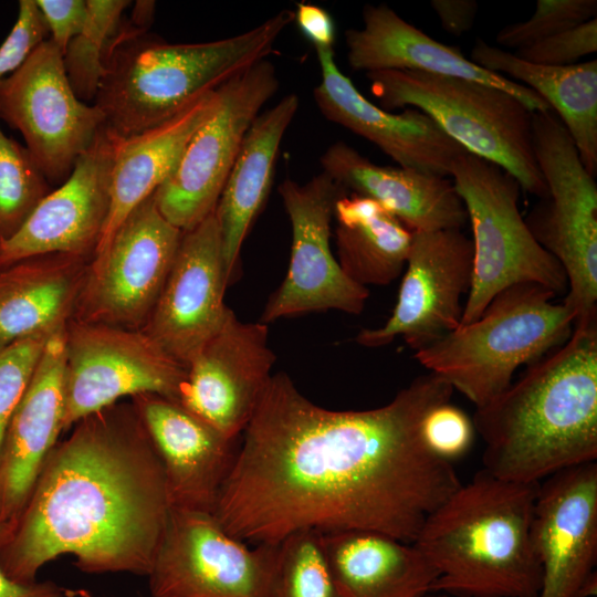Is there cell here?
Returning <instances> with one entry per match:
<instances>
[{"label":"cell","instance_id":"6da1fadb","mask_svg":"<svg viewBox=\"0 0 597 597\" xmlns=\"http://www.w3.org/2000/svg\"><path fill=\"white\" fill-rule=\"evenodd\" d=\"M453 388L433 373L388 404L337 411L271 376L242 432L214 516L250 544H280L304 531H371L415 543L428 516L460 485L452 465L421 438Z\"/></svg>","mask_w":597,"mask_h":597},{"label":"cell","instance_id":"7a4b0ae2","mask_svg":"<svg viewBox=\"0 0 597 597\" xmlns=\"http://www.w3.org/2000/svg\"><path fill=\"white\" fill-rule=\"evenodd\" d=\"M71 429L0 541V567L30 583L45 564L71 555L86 574L148 576L170 505L160 458L133 402L118 401Z\"/></svg>","mask_w":597,"mask_h":597},{"label":"cell","instance_id":"3957f363","mask_svg":"<svg viewBox=\"0 0 597 597\" xmlns=\"http://www.w3.org/2000/svg\"><path fill=\"white\" fill-rule=\"evenodd\" d=\"M483 469L502 480L540 483L597 460V316L530 365L488 405L475 408Z\"/></svg>","mask_w":597,"mask_h":597},{"label":"cell","instance_id":"277c9868","mask_svg":"<svg viewBox=\"0 0 597 597\" xmlns=\"http://www.w3.org/2000/svg\"><path fill=\"white\" fill-rule=\"evenodd\" d=\"M538 484L482 469L428 516L413 544L439 573L431 593L538 596L542 567L531 535Z\"/></svg>","mask_w":597,"mask_h":597},{"label":"cell","instance_id":"5b68a950","mask_svg":"<svg viewBox=\"0 0 597 597\" xmlns=\"http://www.w3.org/2000/svg\"><path fill=\"white\" fill-rule=\"evenodd\" d=\"M294 12L282 10L238 35L171 44L129 23L111 41L94 104L105 126L126 137L174 117L206 92L268 59Z\"/></svg>","mask_w":597,"mask_h":597},{"label":"cell","instance_id":"8992f818","mask_svg":"<svg viewBox=\"0 0 597 597\" xmlns=\"http://www.w3.org/2000/svg\"><path fill=\"white\" fill-rule=\"evenodd\" d=\"M556 294L535 283H519L498 293L479 318L416 352L430 373L460 391L475 408L504 392L514 371L562 346L575 317Z\"/></svg>","mask_w":597,"mask_h":597},{"label":"cell","instance_id":"52a82bcc","mask_svg":"<svg viewBox=\"0 0 597 597\" xmlns=\"http://www.w3.org/2000/svg\"><path fill=\"white\" fill-rule=\"evenodd\" d=\"M366 76L381 108L423 112L468 153L512 175L522 190L546 197L534 155L533 113L515 96L483 83L413 71Z\"/></svg>","mask_w":597,"mask_h":597},{"label":"cell","instance_id":"ba28073f","mask_svg":"<svg viewBox=\"0 0 597 597\" xmlns=\"http://www.w3.org/2000/svg\"><path fill=\"white\" fill-rule=\"evenodd\" d=\"M450 176L473 235L472 282L459 326L479 318L498 293L514 284H540L556 295L567 292L563 268L520 212L521 186L512 175L465 153L454 160Z\"/></svg>","mask_w":597,"mask_h":597},{"label":"cell","instance_id":"9c48e42d","mask_svg":"<svg viewBox=\"0 0 597 597\" xmlns=\"http://www.w3.org/2000/svg\"><path fill=\"white\" fill-rule=\"evenodd\" d=\"M532 128L547 195L524 220L565 272L575 323L586 321L597 316V185L553 111L533 113Z\"/></svg>","mask_w":597,"mask_h":597},{"label":"cell","instance_id":"30bf717a","mask_svg":"<svg viewBox=\"0 0 597 597\" xmlns=\"http://www.w3.org/2000/svg\"><path fill=\"white\" fill-rule=\"evenodd\" d=\"M280 544L230 535L213 513L170 509L148 574L151 597H276Z\"/></svg>","mask_w":597,"mask_h":597},{"label":"cell","instance_id":"8fae6325","mask_svg":"<svg viewBox=\"0 0 597 597\" xmlns=\"http://www.w3.org/2000/svg\"><path fill=\"white\" fill-rule=\"evenodd\" d=\"M279 85L274 64L265 59L218 87L214 112L153 193L159 212L174 227L188 231L214 211L245 134Z\"/></svg>","mask_w":597,"mask_h":597},{"label":"cell","instance_id":"7c38bea8","mask_svg":"<svg viewBox=\"0 0 597 597\" xmlns=\"http://www.w3.org/2000/svg\"><path fill=\"white\" fill-rule=\"evenodd\" d=\"M63 432L124 397L179 402L187 369L143 329L71 320L65 329Z\"/></svg>","mask_w":597,"mask_h":597},{"label":"cell","instance_id":"4fadbf2b","mask_svg":"<svg viewBox=\"0 0 597 597\" xmlns=\"http://www.w3.org/2000/svg\"><path fill=\"white\" fill-rule=\"evenodd\" d=\"M182 231L159 212L151 195L91 259L74 321L142 329L164 287Z\"/></svg>","mask_w":597,"mask_h":597},{"label":"cell","instance_id":"5bb4252c","mask_svg":"<svg viewBox=\"0 0 597 597\" xmlns=\"http://www.w3.org/2000/svg\"><path fill=\"white\" fill-rule=\"evenodd\" d=\"M0 119L19 132L50 185H61L105 124L102 111L74 93L63 53L42 42L0 82Z\"/></svg>","mask_w":597,"mask_h":597},{"label":"cell","instance_id":"9a60e30c","mask_svg":"<svg viewBox=\"0 0 597 597\" xmlns=\"http://www.w3.org/2000/svg\"><path fill=\"white\" fill-rule=\"evenodd\" d=\"M279 193L292 228L291 259L259 322L326 310L360 314L369 291L343 272L329 244L335 205L346 191L322 171L304 184L285 179Z\"/></svg>","mask_w":597,"mask_h":597},{"label":"cell","instance_id":"2e32d148","mask_svg":"<svg viewBox=\"0 0 597 597\" xmlns=\"http://www.w3.org/2000/svg\"><path fill=\"white\" fill-rule=\"evenodd\" d=\"M395 308L377 328L355 341L381 347L400 336L418 352L455 329L472 282L473 245L461 230L413 232Z\"/></svg>","mask_w":597,"mask_h":597},{"label":"cell","instance_id":"e0dca14e","mask_svg":"<svg viewBox=\"0 0 597 597\" xmlns=\"http://www.w3.org/2000/svg\"><path fill=\"white\" fill-rule=\"evenodd\" d=\"M532 543L542 567L537 597L597 593V462L558 471L538 484Z\"/></svg>","mask_w":597,"mask_h":597},{"label":"cell","instance_id":"ac0fdd59","mask_svg":"<svg viewBox=\"0 0 597 597\" xmlns=\"http://www.w3.org/2000/svg\"><path fill=\"white\" fill-rule=\"evenodd\" d=\"M268 325L240 321L228 308L218 332L187 366L179 404L237 440L248 426L271 378L275 355Z\"/></svg>","mask_w":597,"mask_h":597},{"label":"cell","instance_id":"d6986e66","mask_svg":"<svg viewBox=\"0 0 597 597\" xmlns=\"http://www.w3.org/2000/svg\"><path fill=\"white\" fill-rule=\"evenodd\" d=\"M228 284L221 233L213 211L182 232L164 287L142 329L187 369L224 321L229 307L223 295Z\"/></svg>","mask_w":597,"mask_h":597},{"label":"cell","instance_id":"ffe728a7","mask_svg":"<svg viewBox=\"0 0 597 597\" xmlns=\"http://www.w3.org/2000/svg\"><path fill=\"white\" fill-rule=\"evenodd\" d=\"M114 134L103 125L71 175L0 241V266L46 253L93 258L111 206Z\"/></svg>","mask_w":597,"mask_h":597},{"label":"cell","instance_id":"44dd1931","mask_svg":"<svg viewBox=\"0 0 597 597\" xmlns=\"http://www.w3.org/2000/svg\"><path fill=\"white\" fill-rule=\"evenodd\" d=\"M321 82L313 95L329 122L367 139L398 166L441 177L468 153L423 112L407 107L386 111L368 101L338 69L334 49H317Z\"/></svg>","mask_w":597,"mask_h":597},{"label":"cell","instance_id":"7402d4cb","mask_svg":"<svg viewBox=\"0 0 597 597\" xmlns=\"http://www.w3.org/2000/svg\"><path fill=\"white\" fill-rule=\"evenodd\" d=\"M130 401L160 458L170 509L213 513L237 440L163 396L143 394Z\"/></svg>","mask_w":597,"mask_h":597},{"label":"cell","instance_id":"603a6c76","mask_svg":"<svg viewBox=\"0 0 597 597\" xmlns=\"http://www.w3.org/2000/svg\"><path fill=\"white\" fill-rule=\"evenodd\" d=\"M64 338L65 331L46 341L6 430L0 452V524L3 536L17 521L45 458L63 432Z\"/></svg>","mask_w":597,"mask_h":597},{"label":"cell","instance_id":"cb8c5ba5","mask_svg":"<svg viewBox=\"0 0 597 597\" xmlns=\"http://www.w3.org/2000/svg\"><path fill=\"white\" fill-rule=\"evenodd\" d=\"M363 27L345 32L347 61L355 71H413L458 77L501 88L532 113L552 111L531 88L472 62L404 20L386 4H366Z\"/></svg>","mask_w":597,"mask_h":597},{"label":"cell","instance_id":"d4e9b609","mask_svg":"<svg viewBox=\"0 0 597 597\" xmlns=\"http://www.w3.org/2000/svg\"><path fill=\"white\" fill-rule=\"evenodd\" d=\"M321 166L345 191L376 201L412 232L461 230L468 222L464 205L447 177L378 166L344 142L325 150Z\"/></svg>","mask_w":597,"mask_h":597},{"label":"cell","instance_id":"484cf974","mask_svg":"<svg viewBox=\"0 0 597 597\" xmlns=\"http://www.w3.org/2000/svg\"><path fill=\"white\" fill-rule=\"evenodd\" d=\"M91 259L46 253L0 266V348L65 331Z\"/></svg>","mask_w":597,"mask_h":597},{"label":"cell","instance_id":"4316f807","mask_svg":"<svg viewBox=\"0 0 597 597\" xmlns=\"http://www.w3.org/2000/svg\"><path fill=\"white\" fill-rule=\"evenodd\" d=\"M218 88L206 92L168 121L130 136L114 134L108 217L94 254L102 252L126 217L150 197L176 167L195 132L214 112Z\"/></svg>","mask_w":597,"mask_h":597},{"label":"cell","instance_id":"83f0119b","mask_svg":"<svg viewBox=\"0 0 597 597\" xmlns=\"http://www.w3.org/2000/svg\"><path fill=\"white\" fill-rule=\"evenodd\" d=\"M300 98L282 97L250 126L214 209L229 281L243 241L270 192L283 136L295 117Z\"/></svg>","mask_w":597,"mask_h":597},{"label":"cell","instance_id":"f1b7e54d","mask_svg":"<svg viewBox=\"0 0 597 597\" xmlns=\"http://www.w3.org/2000/svg\"><path fill=\"white\" fill-rule=\"evenodd\" d=\"M321 535L329 568L347 597H426L439 576L413 543L371 531Z\"/></svg>","mask_w":597,"mask_h":597},{"label":"cell","instance_id":"f546056e","mask_svg":"<svg viewBox=\"0 0 597 597\" xmlns=\"http://www.w3.org/2000/svg\"><path fill=\"white\" fill-rule=\"evenodd\" d=\"M470 60L538 94L567 129L586 170L596 176V59L567 66L535 64L478 39Z\"/></svg>","mask_w":597,"mask_h":597},{"label":"cell","instance_id":"4dcf8cb0","mask_svg":"<svg viewBox=\"0 0 597 597\" xmlns=\"http://www.w3.org/2000/svg\"><path fill=\"white\" fill-rule=\"evenodd\" d=\"M337 262L355 283L387 285L404 270L412 234L376 201L355 193L342 196L334 209Z\"/></svg>","mask_w":597,"mask_h":597},{"label":"cell","instance_id":"1f68e13d","mask_svg":"<svg viewBox=\"0 0 597 597\" xmlns=\"http://www.w3.org/2000/svg\"><path fill=\"white\" fill-rule=\"evenodd\" d=\"M87 18L67 44L63 63L75 95L84 103L95 100L111 41L121 28L127 0H86Z\"/></svg>","mask_w":597,"mask_h":597},{"label":"cell","instance_id":"d6a6232c","mask_svg":"<svg viewBox=\"0 0 597 597\" xmlns=\"http://www.w3.org/2000/svg\"><path fill=\"white\" fill-rule=\"evenodd\" d=\"M51 190L25 146L0 126V241L12 237Z\"/></svg>","mask_w":597,"mask_h":597},{"label":"cell","instance_id":"836d02e7","mask_svg":"<svg viewBox=\"0 0 597 597\" xmlns=\"http://www.w3.org/2000/svg\"><path fill=\"white\" fill-rule=\"evenodd\" d=\"M276 597H347L329 568L320 533L298 532L280 543Z\"/></svg>","mask_w":597,"mask_h":597},{"label":"cell","instance_id":"e575fe53","mask_svg":"<svg viewBox=\"0 0 597 597\" xmlns=\"http://www.w3.org/2000/svg\"><path fill=\"white\" fill-rule=\"evenodd\" d=\"M596 13V0H538L530 19L504 27L495 39L517 51L595 19Z\"/></svg>","mask_w":597,"mask_h":597},{"label":"cell","instance_id":"d590c367","mask_svg":"<svg viewBox=\"0 0 597 597\" xmlns=\"http://www.w3.org/2000/svg\"><path fill=\"white\" fill-rule=\"evenodd\" d=\"M50 337L33 336L0 348V452L9 421Z\"/></svg>","mask_w":597,"mask_h":597},{"label":"cell","instance_id":"8d00e7d4","mask_svg":"<svg viewBox=\"0 0 597 597\" xmlns=\"http://www.w3.org/2000/svg\"><path fill=\"white\" fill-rule=\"evenodd\" d=\"M420 432L425 444L434 455L452 463L471 450L475 429L472 419L448 401L426 413Z\"/></svg>","mask_w":597,"mask_h":597},{"label":"cell","instance_id":"74e56055","mask_svg":"<svg viewBox=\"0 0 597 597\" xmlns=\"http://www.w3.org/2000/svg\"><path fill=\"white\" fill-rule=\"evenodd\" d=\"M597 51V19H590L553 36L520 49L524 61L549 66H567Z\"/></svg>","mask_w":597,"mask_h":597},{"label":"cell","instance_id":"f35d334b","mask_svg":"<svg viewBox=\"0 0 597 597\" xmlns=\"http://www.w3.org/2000/svg\"><path fill=\"white\" fill-rule=\"evenodd\" d=\"M49 31L35 0H20L17 20L0 44V82L15 72Z\"/></svg>","mask_w":597,"mask_h":597},{"label":"cell","instance_id":"ab89813d","mask_svg":"<svg viewBox=\"0 0 597 597\" xmlns=\"http://www.w3.org/2000/svg\"><path fill=\"white\" fill-rule=\"evenodd\" d=\"M50 40L64 53L70 41L83 29L87 18L86 0H35Z\"/></svg>","mask_w":597,"mask_h":597},{"label":"cell","instance_id":"60d3db41","mask_svg":"<svg viewBox=\"0 0 597 597\" xmlns=\"http://www.w3.org/2000/svg\"><path fill=\"white\" fill-rule=\"evenodd\" d=\"M294 20L305 38L317 49H333L335 24L329 13L312 3H300Z\"/></svg>","mask_w":597,"mask_h":597},{"label":"cell","instance_id":"b9f144b4","mask_svg":"<svg viewBox=\"0 0 597 597\" xmlns=\"http://www.w3.org/2000/svg\"><path fill=\"white\" fill-rule=\"evenodd\" d=\"M430 6L443 30L457 36L471 30L479 7L475 0H431Z\"/></svg>","mask_w":597,"mask_h":597},{"label":"cell","instance_id":"7bdbcfd3","mask_svg":"<svg viewBox=\"0 0 597 597\" xmlns=\"http://www.w3.org/2000/svg\"><path fill=\"white\" fill-rule=\"evenodd\" d=\"M0 597H69L66 588L52 580L22 583L8 576L0 567Z\"/></svg>","mask_w":597,"mask_h":597},{"label":"cell","instance_id":"ee69618b","mask_svg":"<svg viewBox=\"0 0 597 597\" xmlns=\"http://www.w3.org/2000/svg\"><path fill=\"white\" fill-rule=\"evenodd\" d=\"M155 1L139 0L135 3L132 17L130 24L135 28L147 31L151 25L154 15H155Z\"/></svg>","mask_w":597,"mask_h":597},{"label":"cell","instance_id":"f6af8a7d","mask_svg":"<svg viewBox=\"0 0 597 597\" xmlns=\"http://www.w3.org/2000/svg\"><path fill=\"white\" fill-rule=\"evenodd\" d=\"M66 591H67V595L71 597H95L92 593L83 588H78V589L66 588Z\"/></svg>","mask_w":597,"mask_h":597},{"label":"cell","instance_id":"bcb514c9","mask_svg":"<svg viewBox=\"0 0 597 597\" xmlns=\"http://www.w3.org/2000/svg\"><path fill=\"white\" fill-rule=\"evenodd\" d=\"M426 597H451L444 593H429Z\"/></svg>","mask_w":597,"mask_h":597},{"label":"cell","instance_id":"7dc6e473","mask_svg":"<svg viewBox=\"0 0 597 597\" xmlns=\"http://www.w3.org/2000/svg\"><path fill=\"white\" fill-rule=\"evenodd\" d=\"M2 536H3V527H2V525L0 524V541H1Z\"/></svg>","mask_w":597,"mask_h":597},{"label":"cell","instance_id":"c3c4849f","mask_svg":"<svg viewBox=\"0 0 597 597\" xmlns=\"http://www.w3.org/2000/svg\"><path fill=\"white\" fill-rule=\"evenodd\" d=\"M66 594H67V593H66ZM67 596H69V595H67ZM69 597H71V596H69Z\"/></svg>","mask_w":597,"mask_h":597}]
</instances>
